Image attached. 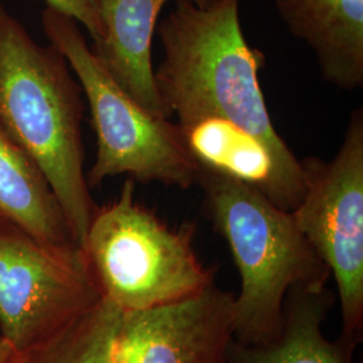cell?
Returning <instances> with one entry per match:
<instances>
[{
    "label": "cell",
    "mask_w": 363,
    "mask_h": 363,
    "mask_svg": "<svg viewBox=\"0 0 363 363\" xmlns=\"http://www.w3.org/2000/svg\"><path fill=\"white\" fill-rule=\"evenodd\" d=\"M82 117V91L65 57L0 4V125L46 177L79 247L99 208L84 169Z\"/></svg>",
    "instance_id": "7a4b0ae2"
},
{
    "label": "cell",
    "mask_w": 363,
    "mask_h": 363,
    "mask_svg": "<svg viewBox=\"0 0 363 363\" xmlns=\"http://www.w3.org/2000/svg\"><path fill=\"white\" fill-rule=\"evenodd\" d=\"M306 193L292 213L337 284L340 337H363V111L351 113L337 155L301 159Z\"/></svg>",
    "instance_id": "52a82bcc"
},
{
    "label": "cell",
    "mask_w": 363,
    "mask_h": 363,
    "mask_svg": "<svg viewBox=\"0 0 363 363\" xmlns=\"http://www.w3.org/2000/svg\"><path fill=\"white\" fill-rule=\"evenodd\" d=\"M121 313L106 298L45 345L22 354V363H111Z\"/></svg>",
    "instance_id": "4fadbf2b"
},
{
    "label": "cell",
    "mask_w": 363,
    "mask_h": 363,
    "mask_svg": "<svg viewBox=\"0 0 363 363\" xmlns=\"http://www.w3.org/2000/svg\"><path fill=\"white\" fill-rule=\"evenodd\" d=\"M241 0H216L198 7L177 0L157 25L162 60L154 69L164 116L177 124L220 117L267 144L288 169L301 160L276 130L259 86L265 57L247 43L240 21Z\"/></svg>",
    "instance_id": "6da1fadb"
},
{
    "label": "cell",
    "mask_w": 363,
    "mask_h": 363,
    "mask_svg": "<svg viewBox=\"0 0 363 363\" xmlns=\"http://www.w3.org/2000/svg\"><path fill=\"white\" fill-rule=\"evenodd\" d=\"M169 1L97 0L104 38L91 46L106 70L139 104L163 117L166 116L156 91L151 50L159 15ZM190 1L198 7H208L216 0Z\"/></svg>",
    "instance_id": "9c48e42d"
},
{
    "label": "cell",
    "mask_w": 363,
    "mask_h": 363,
    "mask_svg": "<svg viewBox=\"0 0 363 363\" xmlns=\"http://www.w3.org/2000/svg\"><path fill=\"white\" fill-rule=\"evenodd\" d=\"M46 7L73 18L79 26L89 33L93 45L104 38V26L99 11L97 0H43Z\"/></svg>",
    "instance_id": "5bb4252c"
},
{
    "label": "cell",
    "mask_w": 363,
    "mask_h": 363,
    "mask_svg": "<svg viewBox=\"0 0 363 363\" xmlns=\"http://www.w3.org/2000/svg\"><path fill=\"white\" fill-rule=\"evenodd\" d=\"M289 33L307 43L327 82L363 85V0H274Z\"/></svg>",
    "instance_id": "30bf717a"
},
{
    "label": "cell",
    "mask_w": 363,
    "mask_h": 363,
    "mask_svg": "<svg viewBox=\"0 0 363 363\" xmlns=\"http://www.w3.org/2000/svg\"><path fill=\"white\" fill-rule=\"evenodd\" d=\"M335 303L325 288H294L286 300L280 334L265 345L234 340L226 363H354L358 345L339 337L331 340L323 333L327 315Z\"/></svg>",
    "instance_id": "8fae6325"
},
{
    "label": "cell",
    "mask_w": 363,
    "mask_h": 363,
    "mask_svg": "<svg viewBox=\"0 0 363 363\" xmlns=\"http://www.w3.org/2000/svg\"><path fill=\"white\" fill-rule=\"evenodd\" d=\"M0 363H22V354L0 337Z\"/></svg>",
    "instance_id": "9a60e30c"
},
{
    "label": "cell",
    "mask_w": 363,
    "mask_h": 363,
    "mask_svg": "<svg viewBox=\"0 0 363 363\" xmlns=\"http://www.w3.org/2000/svg\"><path fill=\"white\" fill-rule=\"evenodd\" d=\"M233 294L213 284L194 298L123 312L111 363H226L233 342Z\"/></svg>",
    "instance_id": "ba28073f"
},
{
    "label": "cell",
    "mask_w": 363,
    "mask_h": 363,
    "mask_svg": "<svg viewBox=\"0 0 363 363\" xmlns=\"http://www.w3.org/2000/svg\"><path fill=\"white\" fill-rule=\"evenodd\" d=\"M81 247L43 244L0 218V337L26 354L101 301Z\"/></svg>",
    "instance_id": "8992f818"
},
{
    "label": "cell",
    "mask_w": 363,
    "mask_h": 363,
    "mask_svg": "<svg viewBox=\"0 0 363 363\" xmlns=\"http://www.w3.org/2000/svg\"><path fill=\"white\" fill-rule=\"evenodd\" d=\"M132 178L97 208L82 252L101 296L121 312L179 303L216 284L194 249L195 226L171 228L135 198Z\"/></svg>",
    "instance_id": "277c9868"
},
{
    "label": "cell",
    "mask_w": 363,
    "mask_h": 363,
    "mask_svg": "<svg viewBox=\"0 0 363 363\" xmlns=\"http://www.w3.org/2000/svg\"><path fill=\"white\" fill-rule=\"evenodd\" d=\"M196 186L203 191L214 229L230 247L241 280L233 300L234 340L269 343L281 331L288 294L298 286L325 288L330 271L292 213L255 187L206 169Z\"/></svg>",
    "instance_id": "3957f363"
},
{
    "label": "cell",
    "mask_w": 363,
    "mask_h": 363,
    "mask_svg": "<svg viewBox=\"0 0 363 363\" xmlns=\"http://www.w3.org/2000/svg\"><path fill=\"white\" fill-rule=\"evenodd\" d=\"M0 218L43 244L79 247L46 177L1 125Z\"/></svg>",
    "instance_id": "7c38bea8"
},
{
    "label": "cell",
    "mask_w": 363,
    "mask_h": 363,
    "mask_svg": "<svg viewBox=\"0 0 363 363\" xmlns=\"http://www.w3.org/2000/svg\"><path fill=\"white\" fill-rule=\"evenodd\" d=\"M42 27L49 43L65 57L91 109L97 152L86 172L89 187L128 175L189 190L202 167L189 154L177 123L139 104L89 48L81 26L65 13L45 7Z\"/></svg>",
    "instance_id": "5b68a950"
}]
</instances>
